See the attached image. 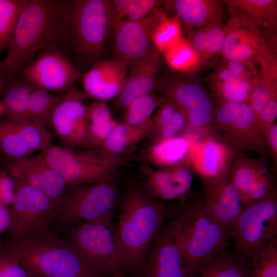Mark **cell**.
I'll list each match as a JSON object with an SVG mask.
<instances>
[{
  "label": "cell",
  "mask_w": 277,
  "mask_h": 277,
  "mask_svg": "<svg viewBox=\"0 0 277 277\" xmlns=\"http://www.w3.org/2000/svg\"><path fill=\"white\" fill-rule=\"evenodd\" d=\"M128 67L115 60L96 61L83 77L86 93L98 101L117 97L128 74Z\"/></svg>",
  "instance_id": "cell-23"
},
{
  "label": "cell",
  "mask_w": 277,
  "mask_h": 277,
  "mask_svg": "<svg viewBox=\"0 0 277 277\" xmlns=\"http://www.w3.org/2000/svg\"><path fill=\"white\" fill-rule=\"evenodd\" d=\"M42 153L69 185L101 181L125 163L122 156L110 154L101 148L79 151L51 144Z\"/></svg>",
  "instance_id": "cell-9"
},
{
  "label": "cell",
  "mask_w": 277,
  "mask_h": 277,
  "mask_svg": "<svg viewBox=\"0 0 277 277\" xmlns=\"http://www.w3.org/2000/svg\"><path fill=\"white\" fill-rule=\"evenodd\" d=\"M113 277H128V276H127L125 274H124L122 273H116L115 275H114ZM133 277H143V276L136 275Z\"/></svg>",
  "instance_id": "cell-49"
},
{
  "label": "cell",
  "mask_w": 277,
  "mask_h": 277,
  "mask_svg": "<svg viewBox=\"0 0 277 277\" xmlns=\"http://www.w3.org/2000/svg\"><path fill=\"white\" fill-rule=\"evenodd\" d=\"M212 137L228 146L236 155L253 152L266 156L264 134L249 103H215Z\"/></svg>",
  "instance_id": "cell-6"
},
{
  "label": "cell",
  "mask_w": 277,
  "mask_h": 277,
  "mask_svg": "<svg viewBox=\"0 0 277 277\" xmlns=\"http://www.w3.org/2000/svg\"><path fill=\"white\" fill-rule=\"evenodd\" d=\"M176 17L188 28H200L223 21L224 1L216 0H175L168 1Z\"/></svg>",
  "instance_id": "cell-28"
},
{
  "label": "cell",
  "mask_w": 277,
  "mask_h": 277,
  "mask_svg": "<svg viewBox=\"0 0 277 277\" xmlns=\"http://www.w3.org/2000/svg\"><path fill=\"white\" fill-rule=\"evenodd\" d=\"M52 136L45 127L33 122L11 120L0 124V148L9 159L30 156L34 151H45Z\"/></svg>",
  "instance_id": "cell-20"
},
{
  "label": "cell",
  "mask_w": 277,
  "mask_h": 277,
  "mask_svg": "<svg viewBox=\"0 0 277 277\" xmlns=\"http://www.w3.org/2000/svg\"><path fill=\"white\" fill-rule=\"evenodd\" d=\"M231 21L235 24L267 30L276 36L277 1L225 0Z\"/></svg>",
  "instance_id": "cell-25"
},
{
  "label": "cell",
  "mask_w": 277,
  "mask_h": 277,
  "mask_svg": "<svg viewBox=\"0 0 277 277\" xmlns=\"http://www.w3.org/2000/svg\"><path fill=\"white\" fill-rule=\"evenodd\" d=\"M258 75L253 63L224 60L208 76L214 103H249Z\"/></svg>",
  "instance_id": "cell-16"
},
{
  "label": "cell",
  "mask_w": 277,
  "mask_h": 277,
  "mask_svg": "<svg viewBox=\"0 0 277 277\" xmlns=\"http://www.w3.org/2000/svg\"><path fill=\"white\" fill-rule=\"evenodd\" d=\"M164 54L169 66L181 73L190 72L202 64L196 52L189 42L183 37L164 52Z\"/></svg>",
  "instance_id": "cell-38"
},
{
  "label": "cell",
  "mask_w": 277,
  "mask_h": 277,
  "mask_svg": "<svg viewBox=\"0 0 277 277\" xmlns=\"http://www.w3.org/2000/svg\"><path fill=\"white\" fill-rule=\"evenodd\" d=\"M15 183L6 241L27 240L50 232V227L56 220L59 205L39 190Z\"/></svg>",
  "instance_id": "cell-7"
},
{
  "label": "cell",
  "mask_w": 277,
  "mask_h": 277,
  "mask_svg": "<svg viewBox=\"0 0 277 277\" xmlns=\"http://www.w3.org/2000/svg\"><path fill=\"white\" fill-rule=\"evenodd\" d=\"M140 169L146 178L143 191L152 198L159 201L179 200L180 197L172 183L167 169L156 170L148 164H142Z\"/></svg>",
  "instance_id": "cell-35"
},
{
  "label": "cell",
  "mask_w": 277,
  "mask_h": 277,
  "mask_svg": "<svg viewBox=\"0 0 277 277\" xmlns=\"http://www.w3.org/2000/svg\"><path fill=\"white\" fill-rule=\"evenodd\" d=\"M80 76V71L64 52L50 48L38 54L17 77L34 88L62 92L72 88Z\"/></svg>",
  "instance_id": "cell-13"
},
{
  "label": "cell",
  "mask_w": 277,
  "mask_h": 277,
  "mask_svg": "<svg viewBox=\"0 0 277 277\" xmlns=\"http://www.w3.org/2000/svg\"><path fill=\"white\" fill-rule=\"evenodd\" d=\"M199 271L201 277H251L249 264L227 249L203 264Z\"/></svg>",
  "instance_id": "cell-30"
},
{
  "label": "cell",
  "mask_w": 277,
  "mask_h": 277,
  "mask_svg": "<svg viewBox=\"0 0 277 277\" xmlns=\"http://www.w3.org/2000/svg\"><path fill=\"white\" fill-rule=\"evenodd\" d=\"M84 100L85 95L72 87L61 96L52 112L50 123L63 147L70 149L90 147L87 106Z\"/></svg>",
  "instance_id": "cell-15"
},
{
  "label": "cell",
  "mask_w": 277,
  "mask_h": 277,
  "mask_svg": "<svg viewBox=\"0 0 277 277\" xmlns=\"http://www.w3.org/2000/svg\"><path fill=\"white\" fill-rule=\"evenodd\" d=\"M167 169L171 182L179 193L180 203L190 199L193 182L192 169L190 163H183Z\"/></svg>",
  "instance_id": "cell-44"
},
{
  "label": "cell",
  "mask_w": 277,
  "mask_h": 277,
  "mask_svg": "<svg viewBox=\"0 0 277 277\" xmlns=\"http://www.w3.org/2000/svg\"><path fill=\"white\" fill-rule=\"evenodd\" d=\"M9 82V85L1 103L3 112L11 120L18 122H29V102L34 87L19 77Z\"/></svg>",
  "instance_id": "cell-32"
},
{
  "label": "cell",
  "mask_w": 277,
  "mask_h": 277,
  "mask_svg": "<svg viewBox=\"0 0 277 277\" xmlns=\"http://www.w3.org/2000/svg\"><path fill=\"white\" fill-rule=\"evenodd\" d=\"M264 141L267 152L269 153L276 166L277 164V124L269 127L264 134Z\"/></svg>",
  "instance_id": "cell-47"
},
{
  "label": "cell",
  "mask_w": 277,
  "mask_h": 277,
  "mask_svg": "<svg viewBox=\"0 0 277 277\" xmlns=\"http://www.w3.org/2000/svg\"><path fill=\"white\" fill-rule=\"evenodd\" d=\"M173 209L135 185L127 188L117 225L126 272L138 273L149 248Z\"/></svg>",
  "instance_id": "cell-2"
},
{
  "label": "cell",
  "mask_w": 277,
  "mask_h": 277,
  "mask_svg": "<svg viewBox=\"0 0 277 277\" xmlns=\"http://www.w3.org/2000/svg\"><path fill=\"white\" fill-rule=\"evenodd\" d=\"M165 15L156 7L140 20L121 24L114 31V60L131 68L148 56L155 49L153 33Z\"/></svg>",
  "instance_id": "cell-14"
},
{
  "label": "cell",
  "mask_w": 277,
  "mask_h": 277,
  "mask_svg": "<svg viewBox=\"0 0 277 277\" xmlns=\"http://www.w3.org/2000/svg\"><path fill=\"white\" fill-rule=\"evenodd\" d=\"M225 38L222 53L225 60L256 63V56L264 42L258 27L237 25L230 20L225 25Z\"/></svg>",
  "instance_id": "cell-26"
},
{
  "label": "cell",
  "mask_w": 277,
  "mask_h": 277,
  "mask_svg": "<svg viewBox=\"0 0 277 277\" xmlns=\"http://www.w3.org/2000/svg\"><path fill=\"white\" fill-rule=\"evenodd\" d=\"M181 24L174 16L165 15L155 29L152 35L153 47L157 51L164 52L182 38Z\"/></svg>",
  "instance_id": "cell-41"
},
{
  "label": "cell",
  "mask_w": 277,
  "mask_h": 277,
  "mask_svg": "<svg viewBox=\"0 0 277 277\" xmlns=\"http://www.w3.org/2000/svg\"><path fill=\"white\" fill-rule=\"evenodd\" d=\"M225 35L223 21L215 22L191 31L187 41L203 64L222 52Z\"/></svg>",
  "instance_id": "cell-29"
},
{
  "label": "cell",
  "mask_w": 277,
  "mask_h": 277,
  "mask_svg": "<svg viewBox=\"0 0 277 277\" xmlns=\"http://www.w3.org/2000/svg\"><path fill=\"white\" fill-rule=\"evenodd\" d=\"M8 173L15 182L42 191L60 206L69 185L45 161L42 152L34 156L9 159Z\"/></svg>",
  "instance_id": "cell-18"
},
{
  "label": "cell",
  "mask_w": 277,
  "mask_h": 277,
  "mask_svg": "<svg viewBox=\"0 0 277 277\" xmlns=\"http://www.w3.org/2000/svg\"><path fill=\"white\" fill-rule=\"evenodd\" d=\"M177 108L174 104L165 101L152 117L154 132L158 135L157 140L179 135L171 125L172 117Z\"/></svg>",
  "instance_id": "cell-43"
},
{
  "label": "cell",
  "mask_w": 277,
  "mask_h": 277,
  "mask_svg": "<svg viewBox=\"0 0 277 277\" xmlns=\"http://www.w3.org/2000/svg\"><path fill=\"white\" fill-rule=\"evenodd\" d=\"M226 144L213 137H202L192 147L189 163L192 170L202 180L228 174L236 157Z\"/></svg>",
  "instance_id": "cell-22"
},
{
  "label": "cell",
  "mask_w": 277,
  "mask_h": 277,
  "mask_svg": "<svg viewBox=\"0 0 277 277\" xmlns=\"http://www.w3.org/2000/svg\"><path fill=\"white\" fill-rule=\"evenodd\" d=\"M0 246L17 258L28 277H102L51 232L27 240L0 241Z\"/></svg>",
  "instance_id": "cell-4"
},
{
  "label": "cell",
  "mask_w": 277,
  "mask_h": 277,
  "mask_svg": "<svg viewBox=\"0 0 277 277\" xmlns=\"http://www.w3.org/2000/svg\"><path fill=\"white\" fill-rule=\"evenodd\" d=\"M0 277H28L17 258L0 246Z\"/></svg>",
  "instance_id": "cell-45"
},
{
  "label": "cell",
  "mask_w": 277,
  "mask_h": 277,
  "mask_svg": "<svg viewBox=\"0 0 277 277\" xmlns=\"http://www.w3.org/2000/svg\"><path fill=\"white\" fill-rule=\"evenodd\" d=\"M251 277H277V240L258 256L250 267Z\"/></svg>",
  "instance_id": "cell-42"
},
{
  "label": "cell",
  "mask_w": 277,
  "mask_h": 277,
  "mask_svg": "<svg viewBox=\"0 0 277 277\" xmlns=\"http://www.w3.org/2000/svg\"><path fill=\"white\" fill-rule=\"evenodd\" d=\"M29 0H0V56L11 38L19 15Z\"/></svg>",
  "instance_id": "cell-40"
},
{
  "label": "cell",
  "mask_w": 277,
  "mask_h": 277,
  "mask_svg": "<svg viewBox=\"0 0 277 277\" xmlns=\"http://www.w3.org/2000/svg\"><path fill=\"white\" fill-rule=\"evenodd\" d=\"M249 104L264 132L277 117V89L255 81Z\"/></svg>",
  "instance_id": "cell-33"
},
{
  "label": "cell",
  "mask_w": 277,
  "mask_h": 277,
  "mask_svg": "<svg viewBox=\"0 0 277 277\" xmlns=\"http://www.w3.org/2000/svg\"><path fill=\"white\" fill-rule=\"evenodd\" d=\"M154 132L152 121L143 127H133L117 123L101 148L114 155L121 154L135 146L149 134Z\"/></svg>",
  "instance_id": "cell-31"
},
{
  "label": "cell",
  "mask_w": 277,
  "mask_h": 277,
  "mask_svg": "<svg viewBox=\"0 0 277 277\" xmlns=\"http://www.w3.org/2000/svg\"><path fill=\"white\" fill-rule=\"evenodd\" d=\"M155 89L183 111L191 131L212 136L215 105L201 85L181 75H166L159 77Z\"/></svg>",
  "instance_id": "cell-12"
},
{
  "label": "cell",
  "mask_w": 277,
  "mask_h": 277,
  "mask_svg": "<svg viewBox=\"0 0 277 277\" xmlns=\"http://www.w3.org/2000/svg\"><path fill=\"white\" fill-rule=\"evenodd\" d=\"M2 112H3V107H2V104L0 103V114L2 113Z\"/></svg>",
  "instance_id": "cell-50"
},
{
  "label": "cell",
  "mask_w": 277,
  "mask_h": 277,
  "mask_svg": "<svg viewBox=\"0 0 277 277\" xmlns=\"http://www.w3.org/2000/svg\"><path fill=\"white\" fill-rule=\"evenodd\" d=\"M90 147H101L117 123L106 102H94L87 109Z\"/></svg>",
  "instance_id": "cell-34"
},
{
  "label": "cell",
  "mask_w": 277,
  "mask_h": 277,
  "mask_svg": "<svg viewBox=\"0 0 277 277\" xmlns=\"http://www.w3.org/2000/svg\"><path fill=\"white\" fill-rule=\"evenodd\" d=\"M266 156L236 155L229 176L247 206L276 194L275 181L269 170Z\"/></svg>",
  "instance_id": "cell-17"
},
{
  "label": "cell",
  "mask_w": 277,
  "mask_h": 277,
  "mask_svg": "<svg viewBox=\"0 0 277 277\" xmlns=\"http://www.w3.org/2000/svg\"><path fill=\"white\" fill-rule=\"evenodd\" d=\"M10 223V207L0 204V234L6 232Z\"/></svg>",
  "instance_id": "cell-48"
},
{
  "label": "cell",
  "mask_w": 277,
  "mask_h": 277,
  "mask_svg": "<svg viewBox=\"0 0 277 277\" xmlns=\"http://www.w3.org/2000/svg\"><path fill=\"white\" fill-rule=\"evenodd\" d=\"M77 186L68 192L59 207L56 221L73 226L111 220L117 198L116 184L111 175L98 182Z\"/></svg>",
  "instance_id": "cell-10"
},
{
  "label": "cell",
  "mask_w": 277,
  "mask_h": 277,
  "mask_svg": "<svg viewBox=\"0 0 277 277\" xmlns=\"http://www.w3.org/2000/svg\"><path fill=\"white\" fill-rule=\"evenodd\" d=\"M70 4L73 44L83 60H94L103 51L112 30V1L76 0L70 1Z\"/></svg>",
  "instance_id": "cell-11"
},
{
  "label": "cell",
  "mask_w": 277,
  "mask_h": 277,
  "mask_svg": "<svg viewBox=\"0 0 277 277\" xmlns=\"http://www.w3.org/2000/svg\"><path fill=\"white\" fill-rule=\"evenodd\" d=\"M15 190L14 180L7 173H0V204L10 207Z\"/></svg>",
  "instance_id": "cell-46"
},
{
  "label": "cell",
  "mask_w": 277,
  "mask_h": 277,
  "mask_svg": "<svg viewBox=\"0 0 277 277\" xmlns=\"http://www.w3.org/2000/svg\"><path fill=\"white\" fill-rule=\"evenodd\" d=\"M61 98L50 94L41 88H34L30 94L29 106V121L44 127L50 123L52 112Z\"/></svg>",
  "instance_id": "cell-39"
},
{
  "label": "cell",
  "mask_w": 277,
  "mask_h": 277,
  "mask_svg": "<svg viewBox=\"0 0 277 277\" xmlns=\"http://www.w3.org/2000/svg\"><path fill=\"white\" fill-rule=\"evenodd\" d=\"M73 39L70 1L29 0L6 46L0 75L8 81L16 78L35 55L50 48L65 53Z\"/></svg>",
  "instance_id": "cell-1"
},
{
  "label": "cell",
  "mask_w": 277,
  "mask_h": 277,
  "mask_svg": "<svg viewBox=\"0 0 277 277\" xmlns=\"http://www.w3.org/2000/svg\"><path fill=\"white\" fill-rule=\"evenodd\" d=\"M62 238L102 277L126 273L117 227L112 220L76 224Z\"/></svg>",
  "instance_id": "cell-5"
},
{
  "label": "cell",
  "mask_w": 277,
  "mask_h": 277,
  "mask_svg": "<svg viewBox=\"0 0 277 277\" xmlns=\"http://www.w3.org/2000/svg\"><path fill=\"white\" fill-rule=\"evenodd\" d=\"M165 101L162 96L152 93L136 100L125 108L123 123L137 127L148 125L155 109Z\"/></svg>",
  "instance_id": "cell-36"
},
{
  "label": "cell",
  "mask_w": 277,
  "mask_h": 277,
  "mask_svg": "<svg viewBox=\"0 0 277 277\" xmlns=\"http://www.w3.org/2000/svg\"><path fill=\"white\" fill-rule=\"evenodd\" d=\"M174 208L168 226L185 260L197 268L227 249L229 232L205 211L204 200L189 199Z\"/></svg>",
  "instance_id": "cell-3"
},
{
  "label": "cell",
  "mask_w": 277,
  "mask_h": 277,
  "mask_svg": "<svg viewBox=\"0 0 277 277\" xmlns=\"http://www.w3.org/2000/svg\"><path fill=\"white\" fill-rule=\"evenodd\" d=\"M161 64L159 52L154 49L145 58L131 67L117 96V105L126 108L136 100L151 93L155 88Z\"/></svg>",
  "instance_id": "cell-24"
},
{
  "label": "cell",
  "mask_w": 277,
  "mask_h": 277,
  "mask_svg": "<svg viewBox=\"0 0 277 277\" xmlns=\"http://www.w3.org/2000/svg\"><path fill=\"white\" fill-rule=\"evenodd\" d=\"M234 252L250 267L260 253L277 240V196L245 207L230 230Z\"/></svg>",
  "instance_id": "cell-8"
},
{
  "label": "cell",
  "mask_w": 277,
  "mask_h": 277,
  "mask_svg": "<svg viewBox=\"0 0 277 277\" xmlns=\"http://www.w3.org/2000/svg\"><path fill=\"white\" fill-rule=\"evenodd\" d=\"M228 173L220 177L202 180L205 211L230 232L246 206Z\"/></svg>",
  "instance_id": "cell-21"
},
{
  "label": "cell",
  "mask_w": 277,
  "mask_h": 277,
  "mask_svg": "<svg viewBox=\"0 0 277 277\" xmlns=\"http://www.w3.org/2000/svg\"><path fill=\"white\" fill-rule=\"evenodd\" d=\"M112 30L125 22L140 20L156 7L154 0H113Z\"/></svg>",
  "instance_id": "cell-37"
},
{
  "label": "cell",
  "mask_w": 277,
  "mask_h": 277,
  "mask_svg": "<svg viewBox=\"0 0 277 277\" xmlns=\"http://www.w3.org/2000/svg\"><path fill=\"white\" fill-rule=\"evenodd\" d=\"M202 137L197 132L189 131L183 135L159 140L144 151L142 158L161 169L189 162L192 147Z\"/></svg>",
  "instance_id": "cell-27"
},
{
  "label": "cell",
  "mask_w": 277,
  "mask_h": 277,
  "mask_svg": "<svg viewBox=\"0 0 277 277\" xmlns=\"http://www.w3.org/2000/svg\"><path fill=\"white\" fill-rule=\"evenodd\" d=\"M145 264L143 277H201L199 270L184 258L168 226L161 228L149 248Z\"/></svg>",
  "instance_id": "cell-19"
}]
</instances>
